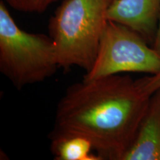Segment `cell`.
<instances>
[{
  "label": "cell",
  "instance_id": "obj_7",
  "mask_svg": "<svg viewBox=\"0 0 160 160\" xmlns=\"http://www.w3.org/2000/svg\"><path fill=\"white\" fill-rule=\"evenodd\" d=\"M51 151L57 160H102L93 153L91 142L82 137H71L51 142Z\"/></svg>",
  "mask_w": 160,
  "mask_h": 160
},
{
  "label": "cell",
  "instance_id": "obj_6",
  "mask_svg": "<svg viewBox=\"0 0 160 160\" xmlns=\"http://www.w3.org/2000/svg\"><path fill=\"white\" fill-rule=\"evenodd\" d=\"M122 160H160V90L151 95L134 141Z\"/></svg>",
  "mask_w": 160,
  "mask_h": 160
},
{
  "label": "cell",
  "instance_id": "obj_4",
  "mask_svg": "<svg viewBox=\"0 0 160 160\" xmlns=\"http://www.w3.org/2000/svg\"><path fill=\"white\" fill-rule=\"evenodd\" d=\"M160 71V53L127 26L108 20L93 65L83 79L92 80L122 73Z\"/></svg>",
  "mask_w": 160,
  "mask_h": 160
},
{
  "label": "cell",
  "instance_id": "obj_1",
  "mask_svg": "<svg viewBox=\"0 0 160 160\" xmlns=\"http://www.w3.org/2000/svg\"><path fill=\"white\" fill-rule=\"evenodd\" d=\"M150 99L129 76L82 79L69 86L58 102L49 139L82 137L91 142L102 160H122Z\"/></svg>",
  "mask_w": 160,
  "mask_h": 160
},
{
  "label": "cell",
  "instance_id": "obj_8",
  "mask_svg": "<svg viewBox=\"0 0 160 160\" xmlns=\"http://www.w3.org/2000/svg\"><path fill=\"white\" fill-rule=\"evenodd\" d=\"M58 0H6L13 9L27 13H42Z\"/></svg>",
  "mask_w": 160,
  "mask_h": 160
},
{
  "label": "cell",
  "instance_id": "obj_5",
  "mask_svg": "<svg viewBox=\"0 0 160 160\" xmlns=\"http://www.w3.org/2000/svg\"><path fill=\"white\" fill-rule=\"evenodd\" d=\"M107 16L110 21L130 28L153 45L160 19V0H113Z\"/></svg>",
  "mask_w": 160,
  "mask_h": 160
},
{
  "label": "cell",
  "instance_id": "obj_2",
  "mask_svg": "<svg viewBox=\"0 0 160 160\" xmlns=\"http://www.w3.org/2000/svg\"><path fill=\"white\" fill-rule=\"evenodd\" d=\"M113 0H63L48 25L59 67L88 71L94 62Z\"/></svg>",
  "mask_w": 160,
  "mask_h": 160
},
{
  "label": "cell",
  "instance_id": "obj_10",
  "mask_svg": "<svg viewBox=\"0 0 160 160\" xmlns=\"http://www.w3.org/2000/svg\"><path fill=\"white\" fill-rule=\"evenodd\" d=\"M153 48L156 50L158 53H160V19H159V26H158V30L157 36H156V39L154 42L153 44Z\"/></svg>",
  "mask_w": 160,
  "mask_h": 160
},
{
  "label": "cell",
  "instance_id": "obj_3",
  "mask_svg": "<svg viewBox=\"0 0 160 160\" xmlns=\"http://www.w3.org/2000/svg\"><path fill=\"white\" fill-rule=\"evenodd\" d=\"M59 62L48 35L31 33L17 25L2 1L0 2V71L21 90L54 75Z\"/></svg>",
  "mask_w": 160,
  "mask_h": 160
},
{
  "label": "cell",
  "instance_id": "obj_9",
  "mask_svg": "<svg viewBox=\"0 0 160 160\" xmlns=\"http://www.w3.org/2000/svg\"><path fill=\"white\" fill-rule=\"evenodd\" d=\"M136 82L143 93L151 97L153 93L160 90V71L156 74L146 76Z\"/></svg>",
  "mask_w": 160,
  "mask_h": 160
}]
</instances>
